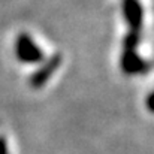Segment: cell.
I'll return each mask as SVG.
<instances>
[{
	"label": "cell",
	"mask_w": 154,
	"mask_h": 154,
	"mask_svg": "<svg viewBox=\"0 0 154 154\" xmlns=\"http://www.w3.org/2000/svg\"><path fill=\"white\" fill-rule=\"evenodd\" d=\"M14 52L18 61L24 64H39L45 60L44 50L26 32L20 33L14 42Z\"/></svg>",
	"instance_id": "obj_1"
},
{
	"label": "cell",
	"mask_w": 154,
	"mask_h": 154,
	"mask_svg": "<svg viewBox=\"0 0 154 154\" xmlns=\"http://www.w3.org/2000/svg\"><path fill=\"white\" fill-rule=\"evenodd\" d=\"M147 106H148L150 111H153L154 112V91L148 96V99H147Z\"/></svg>",
	"instance_id": "obj_6"
},
{
	"label": "cell",
	"mask_w": 154,
	"mask_h": 154,
	"mask_svg": "<svg viewBox=\"0 0 154 154\" xmlns=\"http://www.w3.org/2000/svg\"><path fill=\"white\" fill-rule=\"evenodd\" d=\"M61 55L57 52V54H52L51 57L45 58L42 63H39V67L30 75L29 78V84L32 88H42L52 76L54 73L57 72V69L60 67L61 64Z\"/></svg>",
	"instance_id": "obj_2"
},
{
	"label": "cell",
	"mask_w": 154,
	"mask_h": 154,
	"mask_svg": "<svg viewBox=\"0 0 154 154\" xmlns=\"http://www.w3.org/2000/svg\"><path fill=\"white\" fill-rule=\"evenodd\" d=\"M0 154H8V142L5 136H0Z\"/></svg>",
	"instance_id": "obj_5"
},
{
	"label": "cell",
	"mask_w": 154,
	"mask_h": 154,
	"mask_svg": "<svg viewBox=\"0 0 154 154\" xmlns=\"http://www.w3.org/2000/svg\"><path fill=\"white\" fill-rule=\"evenodd\" d=\"M123 5V15L130 27V32H139L144 21V12L139 0H121Z\"/></svg>",
	"instance_id": "obj_4"
},
{
	"label": "cell",
	"mask_w": 154,
	"mask_h": 154,
	"mask_svg": "<svg viewBox=\"0 0 154 154\" xmlns=\"http://www.w3.org/2000/svg\"><path fill=\"white\" fill-rule=\"evenodd\" d=\"M120 66H121V70L127 75H138V73H144L145 70H148L147 63L136 52V48H123Z\"/></svg>",
	"instance_id": "obj_3"
}]
</instances>
